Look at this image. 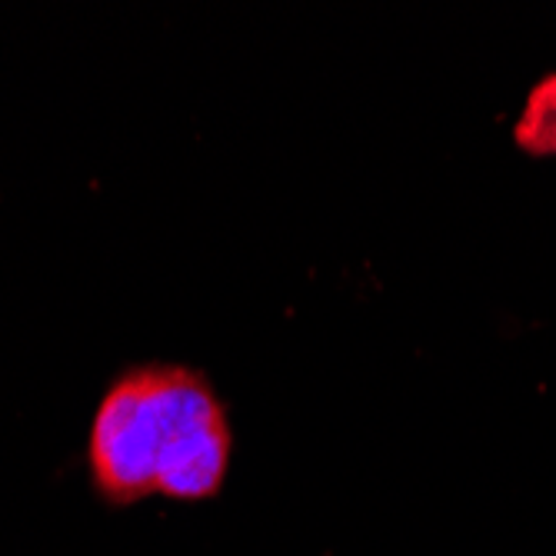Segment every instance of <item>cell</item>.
<instances>
[{"label":"cell","mask_w":556,"mask_h":556,"mask_svg":"<svg viewBox=\"0 0 556 556\" xmlns=\"http://www.w3.org/2000/svg\"><path fill=\"white\" fill-rule=\"evenodd\" d=\"M233 430L207 374L174 361H143L111 377L87 430V477L111 507L147 496L180 503L224 490Z\"/></svg>","instance_id":"6da1fadb"},{"label":"cell","mask_w":556,"mask_h":556,"mask_svg":"<svg viewBox=\"0 0 556 556\" xmlns=\"http://www.w3.org/2000/svg\"><path fill=\"white\" fill-rule=\"evenodd\" d=\"M517 143L530 154H556V74L540 80L517 121Z\"/></svg>","instance_id":"7a4b0ae2"}]
</instances>
